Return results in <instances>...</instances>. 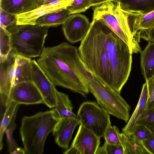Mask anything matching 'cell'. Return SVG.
<instances>
[{
    "label": "cell",
    "instance_id": "1",
    "mask_svg": "<svg viewBox=\"0 0 154 154\" xmlns=\"http://www.w3.org/2000/svg\"><path fill=\"white\" fill-rule=\"evenodd\" d=\"M37 62L56 86L69 89L86 97L89 82L94 75L85 65L78 49L66 42L44 47Z\"/></svg>",
    "mask_w": 154,
    "mask_h": 154
},
{
    "label": "cell",
    "instance_id": "2",
    "mask_svg": "<svg viewBox=\"0 0 154 154\" xmlns=\"http://www.w3.org/2000/svg\"><path fill=\"white\" fill-rule=\"evenodd\" d=\"M107 27L101 21L93 19L87 34L81 41L78 51L81 60L88 69L110 86V61L105 40Z\"/></svg>",
    "mask_w": 154,
    "mask_h": 154
},
{
    "label": "cell",
    "instance_id": "3",
    "mask_svg": "<svg viewBox=\"0 0 154 154\" xmlns=\"http://www.w3.org/2000/svg\"><path fill=\"white\" fill-rule=\"evenodd\" d=\"M59 120L53 109L22 118L20 133L26 154L43 153L47 138Z\"/></svg>",
    "mask_w": 154,
    "mask_h": 154
},
{
    "label": "cell",
    "instance_id": "4",
    "mask_svg": "<svg viewBox=\"0 0 154 154\" xmlns=\"http://www.w3.org/2000/svg\"><path fill=\"white\" fill-rule=\"evenodd\" d=\"M105 40L110 61V86L120 94L130 73L132 54L128 45L108 26Z\"/></svg>",
    "mask_w": 154,
    "mask_h": 154
},
{
    "label": "cell",
    "instance_id": "5",
    "mask_svg": "<svg viewBox=\"0 0 154 154\" xmlns=\"http://www.w3.org/2000/svg\"><path fill=\"white\" fill-rule=\"evenodd\" d=\"M93 15V19L103 22L122 39L132 54L140 53V40L133 35L131 31L130 14L122 9L119 2L109 1L96 6Z\"/></svg>",
    "mask_w": 154,
    "mask_h": 154
},
{
    "label": "cell",
    "instance_id": "6",
    "mask_svg": "<svg viewBox=\"0 0 154 154\" xmlns=\"http://www.w3.org/2000/svg\"><path fill=\"white\" fill-rule=\"evenodd\" d=\"M49 27L38 25L19 26L10 34L11 50L17 54L29 58L39 57Z\"/></svg>",
    "mask_w": 154,
    "mask_h": 154
},
{
    "label": "cell",
    "instance_id": "7",
    "mask_svg": "<svg viewBox=\"0 0 154 154\" xmlns=\"http://www.w3.org/2000/svg\"><path fill=\"white\" fill-rule=\"evenodd\" d=\"M87 87L103 109L110 115L128 122L131 107L120 94L94 75L89 82Z\"/></svg>",
    "mask_w": 154,
    "mask_h": 154
},
{
    "label": "cell",
    "instance_id": "8",
    "mask_svg": "<svg viewBox=\"0 0 154 154\" xmlns=\"http://www.w3.org/2000/svg\"><path fill=\"white\" fill-rule=\"evenodd\" d=\"M77 117L80 124L100 138L103 137L106 128L111 124L110 114L94 101L83 103Z\"/></svg>",
    "mask_w": 154,
    "mask_h": 154
},
{
    "label": "cell",
    "instance_id": "9",
    "mask_svg": "<svg viewBox=\"0 0 154 154\" xmlns=\"http://www.w3.org/2000/svg\"><path fill=\"white\" fill-rule=\"evenodd\" d=\"M79 128L70 147L64 154H96L100 144V138L82 125Z\"/></svg>",
    "mask_w": 154,
    "mask_h": 154
},
{
    "label": "cell",
    "instance_id": "10",
    "mask_svg": "<svg viewBox=\"0 0 154 154\" xmlns=\"http://www.w3.org/2000/svg\"><path fill=\"white\" fill-rule=\"evenodd\" d=\"M16 54L11 50L5 59L0 61V107L6 108L10 102L9 95L13 85Z\"/></svg>",
    "mask_w": 154,
    "mask_h": 154
},
{
    "label": "cell",
    "instance_id": "11",
    "mask_svg": "<svg viewBox=\"0 0 154 154\" xmlns=\"http://www.w3.org/2000/svg\"><path fill=\"white\" fill-rule=\"evenodd\" d=\"M9 100L18 104L26 105L44 104L40 91L32 81H27L14 85Z\"/></svg>",
    "mask_w": 154,
    "mask_h": 154
},
{
    "label": "cell",
    "instance_id": "12",
    "mask_svg": "<svg viewBox=\"0 0 154 154\" xmlns=\"http://www.w3.org/2000/svg\"><path fill=\"white\" fill-rule=\"evenodd\" d=\"M91 24L85 16L81 14H71L62 24V29L66 40L74 43L81 41L85 37Z\"/></svg>",
    "mask_w": 154,
    "mask_h": 154
},
{
    "label": "cell",
    "instance_id": "13",
    "mask_svg": "<svg viewBox=\"0 0 154 154\" xmlns=\"http://www.w3.org/2000/svg\"><path fill=\"white\" fill-rule=\"evenodd\" d=\"M32 81L41 93L44 104L50 108L56 105L55 86L49 79L35 60H32Z\"/></svg>",
    "mask_w": 154,
    "mask_h": 154
},
{
    "label": "cell",
    "instance_id": "14",
    "mask_svg": "<svg viewBox=\"0 0 154 154\" xmlns=\"http://www.w3.org/2000/svg\"><path fill=\"white\" fill-rule=\"evenodd\" d=\"M73 0H63L56 3L42 5L32 10L17 15V24L35 25L37 20L40 17L66 8Z\"/></svg>",
    "mask_w": 154,
    "mask_h": 154
},
{
    "label": "cell",
    "instance_id": "15",
    "mask_svg": "<svg viewBox=\"0 0 154 154\" xmlns=\"http://www.w3.org/2000/svg\"><path fill=\"white\" fill-rule=\"evenodd\" d=\"M80 124V121L77 117L60 119L52 132L57 144L62 148L68 149L75 129Z\"/></svg>",
    "mask_w": 154,
    "mask_h": 154
},
{
    "label": "cell",
    "instance_id": "16",
    "mask_svg": "<svg viewBox=\"0 0 154 154\" xmlns=\"http://www.w3.org/2000/svg\"><path fill=\"white\" fill-rule=\"evenodd\" d=\"M44 0H0V8L17 15L32 10L42 5Z\"/></svg>",
    "mask_w": 154,
    "mask_h": 154
},
{
    "label": "cell",
    "instance_id": "17",
    "mask_svg": "<svg viewBox=\"0 0 154 154\" xmlns=\"http://www.w3.org/2000/svg\"><path fill=\"white\" fill-rule=\"evenodd\" d=\"M15 62L13 86L23 82L32 81V59L16 54Z\"/></svg>",
    "mask_w": 154,
    "mask_h": 154
},
{
    "label": "cell",
    "instance_id": "18",
    "mask_svg": "<svg viewBox=\"0 0 154 154\" xmlns=\"http://www.w3.org/2000/svg\"><path fill=\"white\" fill-rule=\"evenodd\" d=\"M120 3L122 9L134 15H142L154 11V0H113Z\"/></svg>",
    "mask_w": 154,
    "mask_h": 154
},
{
    "label": "cell",
    "instance_id": "19",
    "mask_svg": "<svg viewBox=\"0 0 154 154\" xmlns=\"http://www.w3.org/2000/svg\"><path fill=\"white\" fill-rule=\"evenodd\" d=\"M56 105L53 109L56 117L59 120L63 118L77 117L73 112V105L68 95L58 91H55Z\"/></svg>",
    "mask_w": 154,
    "mask_h": 154
},
{
    "label": "cell",
    "instance_id": "20",
    "mask_svg": "<svg viewBox=\"0 0 154 154\" xmlns=\"http://www.w3.org/2000/svg\"><path fill=\"white\" fill-rule=\"evenodd\" d=\"M130 20L133 35L140 40L138 34L139 31L149 29L154 26V11L142 15L130 14Z\"/></svg>",
    "mask_w": 154,
    "mask_h": 154
},
{
    "label": "cell",
    "instance_id": "21",
    "mask_svg": "<svg viewBox=\"0 0 154 154\" xmlns=\"http://www.w3.org/2000/svg\"><path fill=\"white\" fill-rule=\"evenodd\" d=\"M148 43L140 54V67L145 80L154 75V42Z\"/></svg>",
    "mask_w": 154,
    "mask_h": 154
},
{
    "label": "cell",
    "instance_id": "22",
    "mask_svg": "<svg viewBox=\"0 0 154 154\" xmlns=\"http://www.w3.org/2000/svg\"><path fill=\"white\" fill-rule=\"evenodd\" d=\"M147 98V86L146 82L143 85L140 97L135 109L127 124L122 129V132L126 134H132L138 119L145 109Z\"/></svg>",
    "mask_w": 154,
    "mask_h": 154
},
{
    "label": "cell",
    "instance_id": "23",
    "mask_svg": "<svg viewBox=\"0 0 154 154\" xmlns=\"http://www.w3.org/2000/svg\"><path fill=\"white\" fill-rule=\"evenodd\" d=\"M119 136L124 154H149L141 142L132 134H126L122 132L119 133Z\"/></svg>",
    "mask_w": 154,
    "mask_h": 154
},
{
    "label": "cell",
    "instance_id": "24",
    "mask_svg": "<svg viewBox=\"0 0 154 154\" xmlns=\"http://www.w3.org/2000/svg\"><path fill=\"white\" fill-rule=\"evenodd\" d=\"M69 11L66 8L47 14L38 19L36 25L55 27L62 25L70 16Z\"/></svg>",
    "mask_w": 154,
    "mask_h": 154
},
{
    "label": "cell",
    "instance_id": "25",
    "mask_svg": "<svg viewBox=\"0 0 154 154\" xmlns=\"http://www.w3.org/2000/svg\"><path fill=\"white\" fill-rule=\"evenodd\" d=\"M15 102L11 101L7 107L5 112L0 120V150L3 146V138L4 134L8 125L10 123L15 112L19 106Z\"/></svg>",
    "mask_w": 154,
    "mask_h": 154
},
{
    "label": "cell",
    "instance_id": "26",
    "mask_svg": "<svg viewBox=\"0 0 154 154\" xmlns=\"http://www.w3.org/2000/svg\"><path fill=\"white\" fill-rule=\"evenodd\" d=\"M0 27L10 34L17 29L16 15L7 12L0 8Z\"/></svg>",
    "mask_w": 154,
    "mask_h": 154
},
{
    "label": "cell",
    "instance_id": "27",
    "mask_svg": "<svg viewBox=\"0 0 154 154\" xmlns=\"http://www.w3.org/2000/svg\"><path fill=\"white\" fill-rule=\"evenodd\" d=\"M19 107H18L11 121L6 128L5 133L6 134L7 143L9 152L10 154L12 153L19 147L13 137V133L16 127L15 120Z\"/></svg>",
    "mask_w": 154,
    "mask_h": 154
},
{
    "label": "cell",
    "instance_id": "28",
    "mask_svg": "<svg viewBox=\"0 0 154 154\" xmlns=\"http://www.w3.org/2000/svg\"><path fill=\"white\" fill-rule=\"evenodd\" d=\"M0 61L4 60L11 50L10 34L0 27Z\"/></svg>",
    "mask_w": 154,
    "mask_h": 154
},
{
    "label": "cell",
    "instance_id": "29",
    "mask_svg": "<svg viewBox=\"0 0 154 154\" xmlns=\"http://www.w3.org/2000/svg\"><path fill=\"white\" fill-rule=\"evenodd\" d=\"M137 124L144 126L154 134V107L145 109L138 119Z\"/></svg>",
    "mask_w": 154,
    "mask_h": 154
},
{
    "label": "cell",
    "instance_id": "30",
    "mask_svg": "<svg viewBox=\"0 0 154 154\" xmlns=\"http://www.w3.org/2000/svg\"><path fill=\"white\" fill-rule=\"evenodd\" d=\"M119 130L116 126L110 124L106 128L103 137L107 143L117 145H121L119 134Z\"/></svg>",
    "mask_w": 154,
    "mask_h": 154
},
{
    "label": "cell",
    "instance_id": "31",
    "mask_svg": "<svg viewBox=\"0 0 154 154\" xmlns=\"http://www.w3.org/2000/svg\"><path fill=\"white\" fill-rule=\"evenodd\" d=\"M92 0H74L66 8L71 14L84 12L91 6Z\"/></svg>",
    "mask_w": 154,
    "mask_h": 154
},
{
    "label": "cell",
    "instance_id": "32",
    "mask_svg": "<svg viewBox=\"0 0 154 154\" xmlns=\"http://www.w3.org/2000/svg\"><path fill=\"white\" fill-rule=\"evenodd\" d=\"M132 134L141 142L148 139L154 134L144 126L137 124L134 127Z\"/></svg>",
    "mask_w": 154,
    "mask_h": 154
},
{
    "label": "cell",
    "instance_id": "33",
    "mask_svg": "<svg viewBox=\"0 0 154 154\" xmlns=\"http://www.w3.org/2000/svg\"><path fill=\"white\" fill-rule=\"evenodd\" d=\"M148 89V98L145 109L154 107V75L146 80Z\"/></svg>",
    "mask_w": 154,
    "mask_h": 154
},
{
    "label": "cell",
    "instance_id": "34",
    "mask_svg": "<svg viewBox=\"0 0 154 154\" xmlns=\"http://www.w3.org/2000/svg\"><path fill=\"white\" fill-rule=\"evenodd\" d=\"M103 146L104 154H124L123 148L121 145L109 144L105 141Z\"/></svg>",
    "mask_w": 154,
    "mask_h": 154
},
{
    "label": "cell",
    "instance_id": "35",
    "mask_svg": "<svg viewBox=\"0 0 154 154\" xmlns=\"http://www.w3.org/2000/svg\"><path fill=\"white\" fill-rule=\"evenodd\" d=\"M138 33L140 38L154 42V26L149 29L140 30Z\"/></svg>",
    "mask_w": 154,
    "mask_h": 154
},
{
    "label": "cell",
    "instance_id": "36",
    "mask_svg": "<svg viewBox=\"0 0 154 154\" xmlns=\"http://www.w3.org/2000/svg\"><path fill=\"white\" fill-rule=\"evenodd\" d=\"M141 142L149 154H154V134Z\"/></svg>",
    "mask_w": 154,
    "mask_h": 154
},
{
    "label": "cell",
    "instance_id": "37",
    "mask_svg": "<svg viewBox=\"0 0 154 154\" xmlns=\"http://www.w3.org/2000/svg\"><path fill=\"white\" fill-rule=\"evenodd\" d=\"M113 0H92L91 6H99L103 3L109 1H113Z\"/></svg>",
    "mask_w": 154,
    "mask_h": 154
},
{
    "label": "cell",
    "instance_id": "38",
    "mask_svg": "<svg viewBox=\"0 0 154 154\" xmlns=\"http://www.w3.org/2000/svg\"><path fill=\"white\" fill-rule=\"evenodd\" d=\"M24 148L18 147L15 149L12 154H26Z\"/></svg>",
    "mask_w": 154,
    "mask_h": 154
},
{
    "label": "cell",
    "instance_id": "39",
    "mask_svg": "<svg viewBox=\"0 0 154 154\" xmlns=\"http://www.w3.org/2000/svg\"><path fill=\"white\" fill-rule=\"evenodd\" d=\"M63 0H44L42 5L58 2Z\"/></svg>",
    "mask_w": 154,
    "mask_h": 154
}]
</instances>
